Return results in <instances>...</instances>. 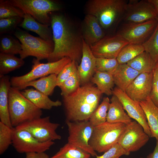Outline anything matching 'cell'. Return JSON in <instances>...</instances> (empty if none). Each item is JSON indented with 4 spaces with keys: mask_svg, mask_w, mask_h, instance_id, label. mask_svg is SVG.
I'll use <instances>...</instances> for the list:
<instances>
[{
    "mask_svg": "<svg viewBox=\"0 0 158 158\" xmlns=\"http://www.w3.org/2000/svg\"><path fill=\"white\" fill-rule=\"evenodd\" d=\"M129 43L116 33L105 36L99 41L90 46L96 58H116L121 49Z\"/></svg>",
    "mask_w": 158,
    "mask_h": 158,
    "instance_id": "cell-15",
    "label": "cell"
},
{
    "mask_svg": "<svg viewBox=\"0 0 158 158\" xmlns=\"http://www.w3.org/2000/svg\"><path fill=\"white\" fill-rule=\"evenodd\" d=\"M139 103L145 114L151 133V137L158 141V107L149 97Z\"/></svg>",
    "mask_w": 158,
    "mask_h": 158,
    "instance_id": "cell-24",
    "label": "cell"
},
{
    "mask_svg": "<svg viewBox=\"0 0 158 158\" xmlns=\"http://www.w3.org/2000/svg\"><path fill=\"white\" fill-rule=\"evenodd\" d=\"M80 85L77 71L59 87L61 90V94L63 97L69 95L76 91Z\"/></svg>",
    "mask_w": 158,
    "mask_h": 158,
    "instance_id": "cell-37",
    "label": "cell"
},
{
    "mask_svg": "<svg viewBox=\"0 0 158 158\" xmlns=\"http://www.w3.org/2000/svg\"><path fill=\"white\" fill-rule=\"evenodd\" d=\"M96 58L93 54L90 46L83 40L82 57L77 69L82 85L90 83L96 71Z\"/></svg>",
    "mask_w": 158,
    "mask_h": 158,
    "instance_id": "cell-18",
    "label": "cell"
},
{
    "mask_svg": "<svg viewBox=\"0 0 158 158\" xmlns=\"http://www.w3.org/2000/svg\"><path fill=\"white\" fill-rule=\"evenodd\" d=\"M126 124L107 121L94 126L89 144L95 152H105L118 143Z\"/></svg>",
    "mask_w": 158,
    "mask_h": 158,
    "instance_id": "cell-5",
    "label": "cell"
},
{
    "mask_svg": "<svg viewBox=\"0 0 158 158\" xmlns=\"http://www.w3.org/2000/svg\"><path fill=\"white\" fill-rule=\"evenodd\" d=\"M59 126L58 123L51 122L50 117L47 116L23 123L15 128L26 130L38 141L45 142L61 139V135L56 131Z\"/></svg>",
    "mask_w": 158,
    "mask_h": 158,
    "instance_id": "cell-10",
    "label": "cell"
},
{
    "mask_svg": "<svg viewBox=\"0 0 158 158\" xmlns=\"http://www.w3.org/2000/svg\"><path fill=\"white\" fill-rule=\"evenodd\" d=\"M150 138L140 123L135 121H132L126 124L118 143L126 151L134 152L144 146Z\"/></svg>",
    "mask_w": 158,
    "mask_h": 158,
    "instance_id": "cell-13",
    "label": "cell"
},
{
    "mask_svg": "<svg viewBox=\"0 0 158 158\" xmlns=\"http://www.w3.org/2000/svg\"><path fill=\"white\" fill-rule=\"evenodd\" d=\"M15 6L30 15L38 22L44 24L51 25L49 13L58 11L61 6L57 2L50 0H10Z\"/></svg>",
    "mask_w": 158,
    "mask_h": 158,
    "instance_id": "cell-8",
    "label": "cell"
},
{
    "mask_svg": "<svg viewBox=\"0 0 158 158\" xmlns=\"http://www.w3.org/2000/svg\"><path fill=\"white\" fill-rule=\"evenodd\" d=\"M24 63L23 59L15 55L0 53V78L19 68Z\"/></svg>",
    "mask_w": 158,
    "mask_h": 158,
    "instance_id": "cell-29",
    "label": "cell"
},
{
    "mask_svg": "<svg viewBox=\"0 0 158 158\" xmlns=\"http://www.w3.org/2000/svg\"><path fill=\"white\" fill-rule=\"evenodd\" d=\"M91 81L97 85L102 94L108 96L112 95V89L115 84L111 73L96 70Z\"/></svg>",
    "mask_w": 158,
    "mask_h": 158,
    "instance_id": "cell-28",
    "label": "cell"
},
{
    "mask_svg": "<svg viewBox=\"0 0 158 158\" xmlns=\"http://www.w3.org/2000/svg\"><path fill=\"white\" fill-rule=\"evenodd\" d=\"M26 154L25 158H49V156L44 152H29Z\"/></svg>",
    "mask_w": 158,
    "mask_h": 158,
    "instance_id": "cell-43",
    "label": "cell"
},
{
    "mask_svg": "<svg viewBox=\"0 0 158 158\" xmlns=\"http://www.w3.org/2000/svg\"><path fill=\"white\" fill-rule=\"evenodd\" d=\"M68 127V142L90 154L93 157L97 155L91 147L89 141L94 126L89 120L77 121H66Z\"/></svg>",
    "mask_w": 158,
    "mask_h": 158,
    "instance_id": "cell-9",
    "label": "cell"
},
{
    "mask_svg": "<svg viewBox=\"0 0 158 158\" xmlns=\"http://www.w3.org/2000/svg\"><path fill=\"white\" fill-rule=\"evenodd\" d=\"M102 94L97 87L89 83L72 94L63 97L66 121L89 120L99 105Z\"/></svg>",
    "mask_w": 158,
    "mask_h": 158,
    "instance_id": "cell-2",
    "label": "cell"
},
{
    "mask_svg": "<svg viewBox=\"0 0 158 158\" xmlns=\"http://www.w3.org/2000/svg\"><path fill=\"white\" fill-rule=\"evenodd\" d=\"M153 6L158 18V0H148Z\"/></svg>",
    "mask_w": 158,
    "mask_h": 158,
    "instance_id": "cell-45",
    "label": "cell"
},
{
    "mask_svg": "<svg viewBox=\"0 0 158 158\" xmlns=\"http://www.w3.org/2000/svg\"><path fill=\"white\" fill-rule=\"evenodd\" d=\"M157 16L148 0H130L122 21L126 23H141L156 19Z\"/></svg>",
    "mask_w": 158,
    "mask_h": 158,
    "instance_id": "cell-14",
    "label": "cell"
},
{
    "mask_svg": "<svg viewBox=\"0 0 158 158\" xmlns=\"http://www.w3.org/2000/svg\"><path fill=\"white\" fill-rule=\"evenodd\" d=\"M13 33L22 44V49L19 55L23 59L30 56L35 57L40 61L47 59L53 51V42L35 37L18 27Z\"/></svg>",
    "mask_w": 158,
    "mask_h": 158,
    "instance_id": "cell-7",
    "label": "cell"
},
{
    "mask_svg": "<svg viewBox=\"0 0 158 158\" xmlns=\"http://www.w3.org/2000/svg\"><path fill=\"white\" fill-rule=\"evenodd\" d=\"M13 127L0 121V154H2L12 144Z\"/></svg>",
    "mask_w": 158,
    "mask_h": 158,
    "instance_id": "cell-36",
    "label": "cell"
},
{
    "mask_svg": "<svg viewBox=\"0 0 158 158\" xmlns=\"http://www.w3.org/2000/svg\"><path fill=\"white\" fill-rule=\"evenodd\" d=\"M54 143L52 140L40 142L27 130L13 127L12 144L18 153L44 152Z\"/></svg>",
    "mask_w": 158,
    "mask_h": 158,
    "instance_id": "cell-12",
    "label": "cell"
},
{
    "mask_svg": "<svg viewBox=\"0 0 158 158\" xmlns=\"http://www.w3.org/2000/svg\"><path fill=\"white\" fill-rule=\"evenodd\" d=\"M81 32L83 40L90 47L105 36L104 29L98 20L90 14H86L84 17Z\"/></svg>",
    "mask_w": 158,
    "mask_h": 158,
    "instance_id": "cell-19",
    "label": "cell"
},
{
    "mask_svg": "<svg viewBox=\"0 0 158 158\" xmlns=\"http://www.w3.org/2000/svg\"><path fill=\"white\" fill-rule=\"evenodd\" d=\"M112 95L115 96L122 104L123 108L128 115L140 123L145 132L151 137V133L145 112L139 102L134 101L129 97L126 92L117 87L112 91Z\"/></svg>",
    "mask_w": 158,
    "mask_h": 158,
    "instance_id": "cell-16",
    "label": "cell"
},
{
    "mask_svg": "<svg viewBox=\"0 0 158 158\" xmlns=\"http://www.w3.org/2000/svg\"><path fill=\"white\" fill-rule=\"evenodd\" d=\"M25 13L13 5L9 0L0 1V19L15 17L23 18Z\"/></svg>",
    "mask_w": 158,
    "mask_h": 158,
    "instance_id": "cell-35",
    "label": "cell"
},
{
    "mask_svg": "<svg viewBox=\"0 0 158 158\" xmlns=\"http://www.w3.org/2000/svg\"><path fill=\"white\" fill-rule=\"evenodd\" d=\"M19 26L36 33L46 41L53 42L52 34L49 25L38 22L29 14H25L23 20Z\"/></svg>",
    "mask_w": 158,
    "mask_h": 158,
    "instance_id": "cell-23",
    "label": "cell"
},
{
    "mask_svg": "<svg viewBox=\"0 0 158 158\" xmlns=\"http://www.w3.org/2000/svg\"><path fill=\"white\" fill-rule=\"evenodd\" d=\"M145 51L142 44L129 43L121 49L116 59L119 64H126Z\"/></svg>",
    "mask_w": 158,
    "mask_h": 158,
    "instance_id": "cell-30",
    "label": "cell"
},
{
    "mask_svg": "<svg viewBox=\"0 0 158 158\" xmlns=\"http://www.w3.org/2000/svg\"><path fill=\"white\" fill-rule=\"evenodd\" d=\"M91 155L68 142L49 158H90Z\"/></svg>",
    "mask_w": 158,
    "mask_h": 158,
    "instance_id": "cell-31",
    "label": "cell"
},
{
    "mask_svg": "<svg viewBox=\"0 0 158 158\" xmlns=\"http://www.w3.org/2000/svg\"><path fill=\"white\" fill-rule=\"evenodd\" d=\"M142 45L145 51L155 62L158 63V23L152 34Z\"/></svg>",
    "mask_w": 158,
    "mask_h": 158,
    "instance_id": "cell-34",
    "label": "cell"
},
{
    "mask_svg": "<svg viewBox=\"0 0 158 158\" xmlns=\"http://www.w3.org/2000/svg\"><path fill=\"white\" fill-rule=\"evenodd\" d=\"M57 76L56 74H51L30 82L25 85L24 89L29 86H32L48 96L51 95L55 87L57 86Z\"/></svg>",
    "mask_w": 158,
    "mask_h": 158,
    "instance_id": "cell-27",
    "label": "cell"
},
{
    "mask_svg": "<svg viewBox=\"0 0 158 158\" xmlns=\"http://www.w3.org/2000/svg\"><path fill=\"white\" fill-rule=\"evenodd\" d=\"M153 78L152 90L149 97L158 107V63L153 71Z\"/></svg>",
    "mask_w": 158,
    "mask_h": 158,
    "instance_id": "cell-42",
    "label": "cell"
},
{
    "mask_svg": "<svg viewBox=\"0 0 158 158\" xmlns=\"http://www.w3.org/2000/svg\"><path fill=\"white\" fill-rule=\"evenodd\" d=\"M158 23L156 19L141 23H124L116 33L129 43L142 44L152 34Z\"/></svg>",
    "mask_w": 158,
    "mask_h": 158,
    "instance_id": "cell-11",
    "label": "cell"
},
{
    "mask_svg": "<svg viewBox=\"0 0 158 158\" xmlns=\"http://www.w3.org/2000/svg\"><path fill=\"white\" fill-rule=\"evenodd\" d=\"M128 2L125 0H91L86 5V14L95 16L106 30H115L122 21Z\"/></svg>",
    "mask_w": 158,
    "mask_h": 158,
    "instance_id": "cell-3",
    "label": "cell"
},
{
    "mask_svg": "<svg viewBox=\"0 0 158 158\" xmlns=\"http://www.w3.org/2000/svg\"><path fill=\"white\" fill-rule=\"evenodd\" d=\"M78 65L75 61H72L63 68L57 76V86L59 87L77 71Z\"/></svg>",
    "mask_w": 158,
    "mask_h": 158,
    "instance_id": "cell-40",
    "label": "cell"
},
{
    "mask_svg": "<svg viewBox=\"0 0 158 158\" xmlns=\"http://www.w3.org/2000/svg\"><path fill=\"white\" fill-rule=\"evenodd\" d=\"M111 74L116 87L125 92L140 73L126 63L119 64Z\"/></svg>",
    "mask_w": 158,
    "mask_h": 158,
    "instance_id": "cell-20",
    "label": "cell"
},
{
    "mask_svg": "<svg viewBox=\"0 0 158 158\" xmlns=\"http://www.w3.org/2000/svg\"><path fill=\"white\" fill-rule=\"evenodd\" d=\"M107 121L110 123H122L127 124L132 121L125 112L123 105L118 98L113 95L110 99Z\"/></svg>",
    "mask_w": 158,
    "mask_h": 158,
    "instance_id": "cell-25",
    "label": "cell"
},
{
    "mask_svg": "<svg viewBox=\"0 0 158 158\" xmlns=\"http://www.w3.org/2000/svg\"><path fill=\"white\" fill-rule=\"evenodd\" d=\"M110 104L108 97H104L101 103L90 117L89 121L94 126H98L107 121V111Z\"/></svg>",
    "mask_w": 158,
    "mask_h": 158,
    "instance_id": "cell-33",
    "label": "cell"
},
{
    "mask_svg": "<svg viewBox=\"0 0 158 158\" xmlns=\"http://www.w3.org/2000/svg\"><path fill=\"white\" fill-rule=\"evenodd\" d=\"M157 63L145 51L126 64L140 74L152 72Z\"/></svg>",
    "mask_w": 158,
    "mask_h": 158,
    "instance_id": "cell-26",
    "label": "cell"
},
{
    "mask_svg": "<svg viewBox=\"0 0 158 158\" xmlns=\"http://www.w3.org/2000/svg\"><path fill=\"white\" fill-rule=\"evenodd\" d=\"M130 152L123 148L118 143L114 145L111 148L101 156L97 155L96 158H119L123 155H128Z\"/></svg>",
    "mask_w": 158,
    "mask_h": 158,
    "instance_id": "cell-41",
    "label": "cell"
},
{
    "mask_svg": "<svg viewBox=\"0 0 158 158\" xmlns=\"http://www.w3.org/2000/svg\"><path fill=\"white\" fill-rule=\"evenodd\" d=\"M71 61L69 58L65 57L56 61L42 63L34 58L30 72L21 76L12 77L10 79L11 87L20 90L24 89V86L28 83L38 78L52 74L58 75L63 68Z\"/></svg>",
    "mask_w": 158,
    "mask_h": 158,
    "instance_id": "cell-6",
    "label": "cell"
},
{
    "mask_svg": "<svg viewBox=\"0 0 158 158\" xmlns=\"http://www.w3.org/2000/svg\"><path fill=\"white\" fill-rule=\"evenodd\" d=\"M156 19L158 21V18H156Z\"/></svg>",
    "mask_w": 158,
    "mask_h": 158,
    "instance_id": "cell-46",
    "label": "cell"
},
{
    "mask_svg": "<svg viewBox=\"0 0 158 158\" xmlns=\"http://www.w3.org/2000/svg\"><path fill=\"white\" fill-rule=\"evenodd\" d=\"M119 64L116 58H96V70L112 73L116 69Z\"/></svg>",
    "mask_w": 158,
    "mask_h": 158,
    "instance_id": "cell-39",
    "label": "cell"
},
{
    "mask_svg": "<svg viewBox=\"0 0 158 158\" xmlns=\"http://www.w3.org/2000/svg\"><path fill=\"white\" fill-rule=\"evenodd\" d=\"M0 121L8 126L13 128L10 120L8 108V94L11 87L9 76L0 78Z\"/></svg>",
    "mask_w": 158,
    "mask_h": 158,
    "instance_id": "cell-21",
    "label": "cell"
},
{
    "mask_svg": "<svg viewBox=\"0 0 158 158\" xmlns=\"http://www.w3.org/2000/svg\"><path fill=\"white\" fill-rule=\"evenodd\" d=\"M143 158L142 157H140V158Z\"/></svg>",
    "mask_w": 158,
    "mask_h": 158,
    "instance_id": "cell-47",
    "label": "cell"
},
{
    "mask_svg": "<svg viewBox=\"0 0 158 158\" xmlns=\"http://www.w3.org/2000/svg\"><path fill=\"white\" fill-rule=\"evenodd\" d=\"M21 92L25 97L41 109L50 110L54 107H58L62 104L59 100H52L48 96L36 89L32 88Z\"/></svg>",
    "mask_w": 158,
    "mask_h": 158,
    "instance_id": "cell-22",
    "label": "cell"
},
{
    "mask_svg": "<svg viewBox=\"0 0 158 158\" xmlns=\"http://www.w3.org/2000/svg\"><path fill=\"white\" fill-rule=\"evenodd\" d=\"M23 18L15 17L0 19V34L13 33L20 25Z\"/></svg>",
    "mask_w": 158,
    "mask_h": 158,
    "instance_id": "cell-38",
    "label": "cell"
},
{
    "mask_svg": "<svg viewBox=\"0 0 158 158\" xmlns=\"http://www.w3.org/2000/svg\"><path fill=\"white\" fill-rule=\"evenodd\" d=\"M8 108L13 127L41 117L42 111L25 97L18 89L11 87L8 94Z\"/></svg>",
    "mask_w": 158,
    "mask_h": 158,
    "instance_id": "cell-4",
    "label": "cell"
},
{
    "mask_svg": "<svg viewBox=\"0 0 158 158\" xmlns=\"http://www.w3.org/2000/svg\"><path fill=\"white\" fill-rule=\"evenodd\" d=\"M50 18L54 49L47 59L48 62L67 57L78 64L82 55L83 39L81 32L78 31L64 15L53 14Z\"/></svg>",
    "mask_w": 158,
    "mask_h": 158,
    "instance_id": "cell-1",
    "label": "cell"
},
{
    "mask_svg": "<svg viewBox=\"0 0 158 158\" xmlns=\"http://www.w3.org/2000/svg\"><path fill=\"white\" fill-rule=\"evenodd\" d=\"M146 158H158V141H156V146L153 152L149 154Z\"/></svg>",
    "mask_w": 158,
    "mask_h": 158,
    "instance_id": "cell-44",
    "label": "cell"
},
{
    "mask_svg": "<svg viewBox=\"0 0 158 158\" xmlns=\"http://www.w3.org/2000/svg\"><path fill=\"white\" fill-rule=\"evenodd\" d=\"M153 71L139 74L128 87L125 92L133 100L140 102L149 97L152 90Z\"/></svg>",
    "mask_w": 158,
    "mask_h": 158,
    "instance_id": "cell-17",
    "label": "cell"
},
{
    "mask_svg": "<svg viewBox=\"0 0 158 158\" xmlns=\"http://www.w3.org/2000/svg\"><path fill=\"white\" fill-rule=\"evenodd\" d=\"M22 49V44L18 40L9 35L1 36L0 53L13 55L19 54Z\"/></svg>",
    "mask_w": 158,
    "mask_h": 158,
    "instance_id": "cell-32",
    "label": "cell"
}]
</instances>
